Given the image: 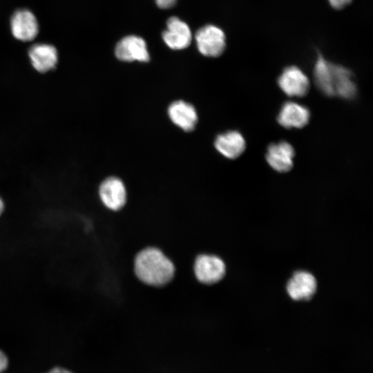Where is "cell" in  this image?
Instances as JSON below:
<instances>
[{"instance_id": "obj_11", "label": "cell", "mask_w": 373, "mask_h": 373, "mask_svg": "<svg viewBox=\"0 0 373 373\" xmlns=\"http://www.w3.org/2000/svg\"><path fill=\"white\" fill-rule=\"evenodd\" d=\"M317 283L314 276L304 271H299L292 276L287 285L289 296L294 300H308L316 291Z\"/></svg>"}, {"instance_id": "obj_2", "label": "cell", "mask_w": 373, "mask_h": 373, "mask_svg": "<svg viewBox=\"0 0 373 373\" xmlns=\"http://www.w3.org/2000/svg\"><path fill=\"white\" fill-rule=\"evenodd\" d=\"M135 272L143 283L153 286H162L173 277V262L160 249L149 247L142 250L135 260Z\"/></svg>"}, {"instance_id": "obj_12", "label": "cell", "mask_w": 373, "mask_h": 373, "mask_svg": "<svg viewBox=\"0 0 373 373\" xmlns=\"http://www.w3.org/2000/svg\"><path fill=\"white\" fill-rule=\"evenodd\" d=\"M310 118L309 109L294 102L285 103L278 115V122L287 128H300L306 126Z\"/></svg>"}, {"instance_id": "obj_8", "label": "cell", "mask_w": 373, "mask_h": 373, "mask_svg": "<svg viewBox=\"0 0 373 373\" xmlns=\"http://www.w3.org/2000/svg\"><path fill=\"white\" fill-rule=\"evenodd\" d=\"M11 31L13 36L20 41H30L38 33L39 26L33 13L26 9L16 11L10 21Z\"/></svg>"}, {"instance_id": "obj_3", "label": "cell", "mask_w": 373, "mask_h": 373, "mask_svg": "<svg viewBox=\"0 0 373 373\" xmlns=\"http://www.w3.org/2000/svg\"><path fill=\"white\" fill-rule=\"evenodd\" d=\"M195 41L198 50L207 57H218L224 50L225 35L222 30L213 25L200 28L195 33Z\"/></svg>"}, {"instance_id": "obj_4", "label": "cell", "mask_w": 373, "mask_h": 373, "mask_svg": "<svg viewBox=\"0 0 373 373\" xmlns=\"http://www.w3.org/2000/svg\"><path fill=\"white\" fill-rule=\"evenodd\" d=\"M280 88L289 97H303L309 90L307 75L297 66L285 68L278 79Z\"/></svg>"}, {"instance_id": "obj_7", "label": "cell", "mask_w": 373, "mask_h": 373, "mask_svg": "<svg viewBox=\"0 0 373 373\" xmlns=\"http://www.w3.org/2000/svg\"><path fill=\"white\" fill-rule=\"evenodd\" d=\"M99 195L102 203L109 209H122L126 200V191L123 182L116 177L104 180L99 188Z\"/></svg>"}, {"instance_id": "obj_13", "label": "cell", "mask_w": 373, "mask_h": 373, "mask_svg": "<svg viewBox=\"0 0 373 373\" xmlns=\"http://www.w3.org/2000/svg\"><path fill=\"white\" fill-rule=\"evenodd\" d=\"M28 55L34 68L40 73L54 69L58 61L57 49L50 44H37L32 46Z\"/></svg>"}, {"instance_id": "obj_14", "label": "cell", "mask_w": 373, "mask_h": 373, "mask_svg": "<svg viewBox=\"0 0 373 373\" xmlns=\"http://www.w3.org/2000/svg\"><path fill=\"white\" fill-rule=\"evenodd\" d=\"M168 113L173 123L185 131H192L198 121L195 108L182 100L173 102L169 107Z\"/></svg>"}, {"instance_id": "obj_18", "label": "cell", "mask_w": 373, "mask_h": 373, "mask_svg": "<svg viewBox=\"0 0 373 373\" xmlns=\"http://www.w3.org/2000/svg\"><path fill=\"white\" fill-rule=\"evenodd\" d=\"M8 359L6 355L0 350V373H3V371L8 367Z\"/></svg>"}, {"instance_id": "obj_9", "label": "cell", "mask_w": 373, "mask_h": 373, "mask_svg": "<svg viewBox=\"0 0 373 373\" xmlns=\"http://www.w3.org/2000/svg\"><path fill=\"white\" fill-rule=\"evenodd\" d=\"M162 38L170 48L182 50L189 46L192 36L185 22L176 17H172L167 21L166 30L162 33Z\"/></svg>"}, {"instance_id": "obj_6", "label": "cell", "mask_w": 373, "mask_h": 373, "mask_svg": "<svg viewBox=\"0 0 373 373\" xmlns=\"http://www.w3.org/2000/svg\"><path fill=\"white\" fill-rule=\"evenodd\" d=\"M115 53L118 59L124 61L146 62L149 60L145 41L135 35H129L122 39L115 46Z\"/></svg>"}, {"instance_id": "obj_15", "label": "cell", "mask_w": 373, "mask_h": 373, "mask_svg": "<svg viewBox=\"0 0 373 373\" xmlns=\"http://www.w3.org/2000/svg\"><path fill=\"white\" fill-rule=\"evenodd\" d=\"M217 151L229 159H235L245 151L246 142L242 134L230 131L219 135L214 142Z\"/></svg>"}, {"instance_id": "obj_20", "label": "cell", "mask_w": 373, "mask_h": 373, "mask_svg": "<svg viewBox=\"0 0 373 373\" xmlns=\"http://www.w3.org/2000/svg\"><path fill=\"white\" fill-rule=\"evenodd\" d=\"M4 210V203L0 197V216L2 214L3 211Z\"/></svg>"}, {"instance_id": "obj_17", "label": "cell", "mask_w": 373, "mask_h": 373, "mask_svg": "<svg viewBox=\"0 0 373 373\" xmlns=\"http://www.w3.org/2000/svg\"><path fill=\"white\" fill-rule=\"evenodd\" d=\"M177 0H155L157 5L164 9L173 7Z\"/></svg>"}, {"instance_id": "obj_19", "label": "cell", "mask_w": 373, "mask_h": 373, "mask_svg": "<svg viewBox=\"0 0 373 373\" xmlns=\"http://www.w3.org/2000/svg\"><path fill=\"white\" fill-rule=\"evenodd\" d=\"M48 373H72L70 371L62 368V367H55L52 369Z\"/></svg>"}, {"instance_id": "obj_5", "label": "cell", "mask_w": 373, "mask_h": 373, "mask_svg": "<svg viewBox=\"0 0 373 373\" xmlns=\"http://www.w3.org/2000/svg\"><path fill=\"white\" fill-rule=\"evenodd\" d=\"M225 265L219 257L202 254L197 257L194 264V272L197 279L204 284H213L220 281L225 274Z\"/></svg>"}, {"instance_id": "obj_16", "label": "cell", "mask_w": 373, "mask_h": 373, "mask_svg": "<svg viewBox=\"0 0 373 373\" xmlns=\"http://www.w3.org/2000/svg\"><path fill=\"white\" fill-rule=\"evenodd\" d=\"M330 5L336 9H341L350 4L352 0H328Z\"/></svg>"}, {"instance_id": "obj_10", "label": "cell", "mask_w": 373, "mask_h": 373, "mask_svg": "<svg viewBox=\"0 0 373 373\" xmlns=\"http://www.w3.org/2000/svg\"><path fill=\"white\" fill-rule=\"evenodd\" d=\"M295 151L291 144L285 141L271 144L266 153V160L275 171L285 173L293 167Z\"/></svg>"}, {"instance_id": "obj_1", "label": "cell", "mask_w": 373, "mask_h": 373, "mask_svg": "<svg viewBox=\"0 0 373 373\" xmlns=\"http://www.w3.org/2000/svg\"><path fill=\"white\" fill-rule=\"evenodd\" d=\"M314 79L317 88L329 97L351 99L356 95L357 87L352 73L345 67L329 61L320 53L314 68Z\"/></svg>"}]
</instances>
